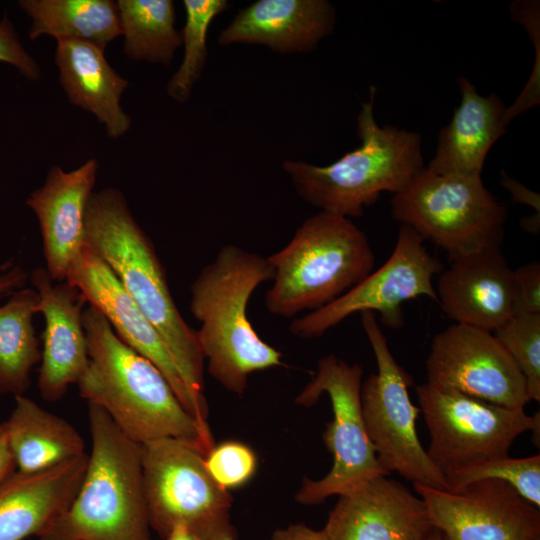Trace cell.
Listing matches in <instances>:
<instances>
[{
  "label": "cell",
  "mask_w": 540,
  "mask_h": 540,
  "mask_svg": "<svg viewBox=\"0 0 540 540\" xmlns=\"http://www.w3.org/2000/svg\"><path fill=\"white\" fill-rule=\"evenodd\" d=\"M83 326L89 364L77 383L80 396L140 445L174 438L205 456L214 446L211 431L189 414L160 370L125 344L91 305L84 309Z\"/></svg>",
  "instance_id": "obj_1"
},
{
  "label": "cell",
  "mask_w": 540,
  "mask_h": 540,
  "mask_svg": "<svg viewBox=\"0 0 540 540\" xmlns=\"http://www.w3.org/2000/svg\"><path fill=\"white\" fill-rule=\"evenodd\" d=\"M85 244L109 266L135 305L162 337L194 396L204 394V357L197 332L171 295L154 245L115 188L94 192L85 216Z\"/></svg>",
  "instance_id": "obj_2"
},
{
  "label": "cell",
  "mask_w": 540,
  "mask_h": 540,
  "mask_svg": "<svg viewBox=\"0 0 540 540\" xmlns=\"http://www.w3.org/2000/svg\"><path fill=\"white\" fill-rule=\"evenodd\" d=\"M273 277L267 257L226 244L190 286L189 310L201 323L196 332L207 370L237 395L252 373L283 365L282 353L259 337L247 315L255 290Z\"/></svg>",
  "instance_id": "obj_3"
},
{
  "label": "cell",
  "mask_w": 540,
  "mask_h": 540,
  "mask_svg": "<svg viewBox=\"0 0 540 540\" xmlns=\"http://www.w3.org/2000/svg\"><path fill=\"white\" fill-rule=\"evenodd\" d=\"M91 452L67 509L40 540H152L141 445L100 407L89 404Z\"/></svg>",
  "instance_id": "obj_4"
},
{
  "label": "cell",
  "mask_w": 540,
  "mask_h": 540,
  "mask_svg": "<svg viewBox=\"0 0 540 540\" xmlns=\"http://www.w3.org/2000/svg\"><path fill=\"white\" fill-rule=\"evenodd\" d=\"M375 94L371 86L370 99L362 103L357 116L361 144L356 149L326 166L294 160L283 163L297 194L320 211L360 217L382 193L400 192L425 167L417 132L377 123Z\"/></svg>",
  "instance_id": "obj_5"
},
{
  "label": "cell",
  "mask_w": 540,
  "mask_h": 540,
  "mask_svg": "<svg viewBox=\"0 0 540 540\" xmlns=\"http://www.w3.org/2000/svg\"><path fill=\"white\" fill-rule=\"evenodd\" d=\"M274 269L265 296L269 313L294 318L333 302L374 270L367 235L352 219L320 211L267 257Z\"/></svg>",
  "instance_id": "obj_6"
},
{
  "label": "cell",
  "mask_w": 540,
  "mask_h": 540,
  "mask_svg": "<svg viewBox=\"0 0 540 540\" xmlns=\"http://www.w3.org/2000/svg\"><path fill=\"white\" fill-rule=\"evenodd\" d=\"M391 213L424 241L445 250L450 261L500 247L507 208L485 187L481 176L438 174L424 167L393 194Z\"/></svg>",
  "instance_id": "obj_7"
},
{
  "label": "cell",
  "mask_w": 540,
  "mask_h": 540,
  "mask_svg": "<svg viewBox=\"0 0 540 540\" xmlns=\"http://www.w3.org/2000/svg\"><path fill=\"white\" fill-rule=\"evenodd\" d=\"M143 484L151 529L160 537L183 525L200 540H238L232 496L211 477L204 454L174 438L141 445Z\"/></svg>",
  "instance_id": "obj_8"
},
{
  "label": "cell",
  "mask_w": 540,
  "mask_h": 540,
  "mask_svg": "<svg viewBox=\"0 0 540 540\" xmlns=\"http://www.w3.org/2000/svg\"><path fill=\"white\" fill-rule=\"evenodd\" d=\"M417 399L430 435L426 453L444 475L509 456L514 440L533 431L539 446L540 416L510 409L454 389L424 383Z\"/></svg>",
  "instance_id": "obj_9"
},
{
  "label": "cell",
  "mask_w": 540,
  "mask_h": 540,
  "mask_svg": "<svg viewBox=\"0 0 540 540\" xmlns=\"http://www.w3.org/2000/svg\"><path fill=\"white\" fill-rule=\"evenodd\" d=\"M363 330L377 364V372L362 382L361 409L367 435L382 468L414 483L448 489L444 475L434 466L420 443L416 419L420 412L410 399V374L392 355L375 313H360Z\"/></svg>",
  "instance_id": "obj_10"
},
{
  "label": "cell",
  "mask_w": 540,
  "mask_h": 540,
  "mask_svg": "<svg viewBox=\"0 0 540 540\" xmlns=\"http://www.w3.org/2000/svg\"><path fill=\"white\" fill-rule=\"evenodd\" d=\"M362 377L360 364L327 355L318 361L312 380L296 397L297 404L309 407L327 394L333 411V420L328 422L323 434L325 446L333 456L332 468L319 480L305 478L296 493L297 502L320 504L378 476H389L380 465L365 429L360 399Z\"/></svg>",
  "instance_id": "obj_11"
},
{
  "label": "cell",
  "mask_w": 540,
  "mask_h": 540,
  "mask_svg": "<svg viewBox=\"0 0 540 540\" xmlns=\"http://www.w3.org/2000/svg\"><path fill=\"white\" fill-rule=\"evenodd\" d=\"M442 270L443 264L431 255L420 235L400 224L395 247L383 265L328 305L294 318L289 330L299 338H317L364 311L379 312L385 326L399 328L404 323L405 302L418 297L437 302L433 278Z\"/></svg>",
  "instance_id": "obj_12"
},
{
  "label": "cell",
  "mask_w": 540,
  "mask_h": 540,
  "mask_svg": "<svg viewBox=\"0 0 540 540\" xmlns=\"http://www.w3.org/2000/svg\"><path fill=\"white\" fill-rule=\"evenodd\" d=\"M444 540H540V510L509 483L471 482L456 490L414 483Z\"/></svg>",
  "instance_id": "obj_13"
},
{
  "label": "cell",
  "mask_w": 540,
  "mask_h": 540,
  "mask_svg": "<svg viewBox=\"0 0 540 540\" xmlns=\"http://www.w3.org/2000/svg\"><path fill=\"white\" fill-rule=\"evenodd\" d=\"M427 382L510 409L530 401L526 381L492 332L458 324L437 333L426 360Z\"/></svg>",
  "instance_id": "obj_14"
},
{
  "label": "cell",
  "mask_w": 540,
  "mask_h": 540,
  "mask_svg": "<svg viewBox=\"0 0 540 540\" xmlns=\"http://www.w3.org/2000/svg\"><path fill=\"white\" fill-rule=\"evenodd\" d=\"M65 281L77 288L87 303L104 315L125 344L160 370L184 408L203 428L210 430L208 403L200 401L190 391L162 337L102 258L84 244Z\"/></svg>",
  "instance_id": "obj_15"
},
{
  "label": "cell",
  "mask_w": 540,
  "mask_h": 540,
  "mask_svg": "<svg viewBox=\"0 0 540 540\" xmlns=\"http://www.w3.org/2000/svg\"><path fill=\"white\" fill-rule=\"evenodd\" d=\"M323 529L328 540H426L434 527L419 496L378 476L339 495Z\"/></svg>",
  "instance_id": "obj_16"
},
{
  "label": "cell",
  "mask_w": 540,
  "mask_h": 540,
  "mask_svg": "<svg viewBox=\"0 0 540 540\" xmlns=\"http://www.w3.org/2000/svg\"><path fill=\"white\" fill-rule=\"evenodd\" d=\"M30 279L45 320L38 388L44 400L55 402L79 382L89 364L83 326L87 301L68 282L54 281L45 267L34 268Z\"/></svg>",
  "instance_id": "obj_17"
},
{
  "label": "cell",
  "mask_w": 540,
  "mask_h": 540,
  "mask_svg": "<svg viewBox=\"0 0 540 540\" xmlns=\"http://www.w3.org/2000/svg\"><path fill=\"white\" fill-rule=\"evenodd\" d=\"M97 171L96 159L71 171L54 166L44 184L26 199L39 222L45 269L56 282L65 281L85 244V216Z\"/></svg>",
  "instance_id": "obj_18"
},
{
  "label": "cell",
  "mask_w": 540,
  "mask_h": 540,
  "mask_svg": "<svg viewBox=\"0 0 540 540\" xmlns=\"http://www.w3.org/2000/svg\"><path fill=\"white\" fill-rule=\"evenodd\" d=\"M438 275L437 303L455 323L493 332L513 315V269L500 247L450 260Z\"/></svg>",
  "instance_id": "obj_19"
},
{
  "label": "cell",
  "mask_w": 540,
  "mask_h": 540,
  "mask_svg": "<svg viewBox=\"0 0 540 540\" xmlns=\"http://www.w3.org/2000/svg\"><path fill=\"white\" fill-rule=\"evenodd\" d=\"M334 7L326 0H258L241 10L219 34L222 46L264 45L271 50L305 53L334 29Z\"/></svg>",
  "instance_id": "obj_20"
},
{
  "label": "cell",
  "mask_w": 540,
  "mask_h": 540,
  "mask_svg": "<svg viewBox=\"0 0 540 540\" xmlns=\"http://www.w3.org/2000/svg\"><path fill=\"white\" fill-rule=\"evenodd\" d=\"M88 454L48 470H15L0 484V540L40 536L70 505L83 475Z\"/></svg>",
  "instance_id": "obj_21"
},
{
  "label": "cell",
  "mask_w": 540,
  "mask_h": 540,
  "mask_svg": "<svg viewBox=\"0 0 540 540\" xmlns=\"http://www.w3.org/2000/svg\"><path fill=\"white\" fill-rule=\"evenodd\" d=\"M457 81L460 104L440 130L435 155L426 168L438 174L481 176L490 148L505 133L506 106L495 93L480 95L465 77Z\"/></svg>",
  "instance_id": "obj_22"
},
{
  "label": "cell",
  "mask_w": 540,
  "mask_h": 540,
  "mask_svg": "<svg viewBox=\"0 0 540 540\" xmlns=\"http://www.w3.org/2000/svg\"><path fill=\"white\" fill-rule=\"evenodd\" d=\"M104 52L87 42L59 40L55 63L69 101L92 113L104 125L107 135L117 139L132 123L120 104L128 81L108 63Z\"/></svg>",
  "instance_id": "obj_23"
},
{
  "label": "cell",
  "mask_w": 540,
  "mask_h": 540,
  "mask_svg": "<svg viewBox=\"0 0 540 540\" xmlns=\"http://www.w3.org/2000/svg\"><path fill=\"white\" fill-rule=\"evenodd\" d=\"M2 425L17 471L41 472L86 453L73 425L24 395Z\"/></svg>",
  "instance_id": "obj_24"
},
{
  "label": "cell",
  "mask_w": 540,
  "mask_h": 540,
  "mask_svg": "<svg viewBox=\"0 0 540 540\" xmlns=\"http://www.w3.org/2000/svg\"><path fill=\"white\" fill-rule=\"evenodd\" d=\"M18 6L30 17L29 38L47 35L77 40L103 50L121 36L119 10L112 0H21Z\"/></svg>",
  "instance_id": "obj_25"
},
{
  "label": "cell",
  "mask_w": 540,
  "mask_h": 540,
  "mask_svg": "<svg viewBox=\"0 0 540 540\" xmlns=\"http://www.w3.org/2000/svg\"><path fill=\"white\" fill-rule=\"evenodd\" d=\"M35 289L21 288L0 306V393L24 395L33 367L41 360L33 316L38 313Z\"/></svg>",
  "instance_id": "obj_26"
},
{
  "label": "cell",
  "mask_w": 540,
  "mask_h": 540,
  "mask_svg": "<svg viewBox=\"0 0 540 540\" xmlns=\"http://www.w3.org/2000/svg\"><path fill=\"white\" fill-rule=\"evenodd\" d=\"M124 54L133 61L169 65L182 45L171 0L116 1Z\"/></svg>",
  "instance_id": "obj_27"
},
{
  "label": "cell",
  "mask_w": 540,
  "mask_h": 540,
  "mask_svg": "<svg viewBox=\"0 0 540 540\" xmlns=\"http://www.w3.org/2000/svg\"><path fill=\"white\" fill-rule=\"evenodd\" d=\"M185 26L181 32L184 56L178 70L166 86L175 101L186 102L201 77L207 59V33L211 22L228 9L226 0H184Z\"/></svg>",
  "instance_id": "obj_28"
},
{
  "label": "cell",
  "mask_w": 540,
  "mask_h": 540,
  "mask_svg": "<svg viewBox=\"0 0 540 540\" xmlns=\"http://www.w3.org/2000/svg\"><path fill=\"white\" fill-rule=\"evenodd\" d=\"M497 479L509 483L527 501L540 507V455L524 458L509 456L493 459L456 471L446 477L449 490L471 482Z\"/></svg>",
  "instance_id": "obj_29"
},
{
  "label": "cell",
  "mask_w": 540,
  "mask_h": 540,
  "mask_svg": "<svg viewBox=\"0 0 540 540\" xmlns=\"http://www.w3.org/2000/svg\"><path fill=\"white\" fill-rule=\"evenodd\" d=\"M526 381L530 400L540 401V314L512 315L493 332Z\"/></svg>",
  "instance_id": "obj_30"
},
{
  "label": "cell",
  "mask_w": 540,
  "mask_h": 540,
  "mask_svg": "<svg viewBox=\"0 0 540 540\" xmlns=\"http://www.w3.org/2000/svg\"><path fill=\"white\" fill-rule=\"evenodd\" d=\"M204 463L214 481L229 491L242 487L254 476L257 457L248 445L228 440L214 445L204 456Z\"/></svg>",
  "instance_id": "obj_31"
},
{
  "label": "cell",
  "mask_w": 540,
  "mask_h": 540,
  "mask_svg": "<svg viewBox=\"0 0 540 540\" xmlns=\"http://www.w3.org/2000/svg\"><path fill=\"white\" fill-rule=\"evenodd\" d=\"M513 315L540 314V263L513 270Z\"/></svg>",
  "instance_id": "obj_32"
},
{
  "label": "cell",
  "mask_w": 540,
  "mask_h": 540,
  "mask_svg": "<svg viewBox=\"0 0 540 540\" xmlns=\"http://www.w3.org/2000/svg\"><path fill=\"white\" fill-rule=\"evenodd\" d=\"M0 62L13 66L28 80H37L40 77L39 64L26 51L7 17L0 19Z\"/></svg>",
  "instance_id": "obj_33"
},
{
  "label": "cell",
  "mask_w": 540,
  "mask_h": 540,
  "mask_svg": "<svg viewBox=\"0 0 540 540\" xmlns=\"http://www.w3.org/2000/svg\"><path fill=\"white\" fill-rule=\"evenodd\" d=\"M27 273L20 266H13L11 261L0 264V298L23 288Z\"/></svg>",
  "instance_id": "obj_34"
},
{
  "label": "cell",
  "mask_w": 540,
  "mask_h": 540,
  "mask_svg": "<svg viewBox=\"0 0 540 540\" xmlns=\"http://www.w3.org/2000/svg\"><path fill=\"white\" fill-rule=\"evenodd\" d=\"M268 540H328L324 529L315 530L303 523L277 529Z\"/></svg>",
  "instance_id": "obj_35"
},
{
  "label": "cell",
  "mask_w": 540,
  "mask_h": 540,
  "mask_svg": "<svg viewBox=\"0 0 540 540\" xmlns=\"http://www.w3.org/2000/svg\"><path fill=\"white\" fill-rule=\"evenodd\" d=\"M501 175V185L510 192L514 202L530 206L539 214V194L510 178L505 172H502Z\"/></svg>",
  "instance_id": "obj_36"
},
{
  "label": "cell",
  "mask_w": 540,
  "mask_h": 540,
  "mask_svg": "<svg viewBox=\"0 0 540 540\" xmlns=\"http://www.w3.org/2000/svg\"><path fill=\"white\" fill-rule=\"evenodd\" d=\"M16 470L5 430L0 423V484Z\"/></svg>",
  "instance_id": "obj_37"
},
{
  "label": "cell",
  "mask_w": 540,
  "mask_h": 540,
  "mask_svg": "<svg viewBox=\"0 0 540 540\" xmlns=\"http://www.w3.org/2000/svg\"><path fill=\"white\" fill-rule=\"evenodd\" d=\"M165 540H200L193 532L183 525L175 526L164 538Z\"/></svg>",
  "instance_id": "obj_38"
},
{
  "label": "cell",
  "mask_w": 540,
  "mask_h": 540,
  "mask_svg": "<svg viewBox=\"0 0 540 540\" xmlns=\"http://www.w3.org/2000/svg\"><path fill=\"white\" fill-rule=\"evenodd\" d=\"M539 223V214L526 217L522 220L523 228L533 234H536L539 231Z\"/></svg>",
  "instance_id": "obj_39"
},
{
  "label": "cell",
  "mask_w": 540,
  "mask_h": 540,
  "mask_svg": "<svg viewBox=\"0 0 540 540\" xmlns=\"http://www.w3.org/2000/svg\"><path fill=\"white\" fill-rule=\"evenodd\" d=\"M426 540H444V539H443L442 534L437 529L434 528Z\"/></svg>",
  "instance_id": "obj_40"
}]
</instances>
